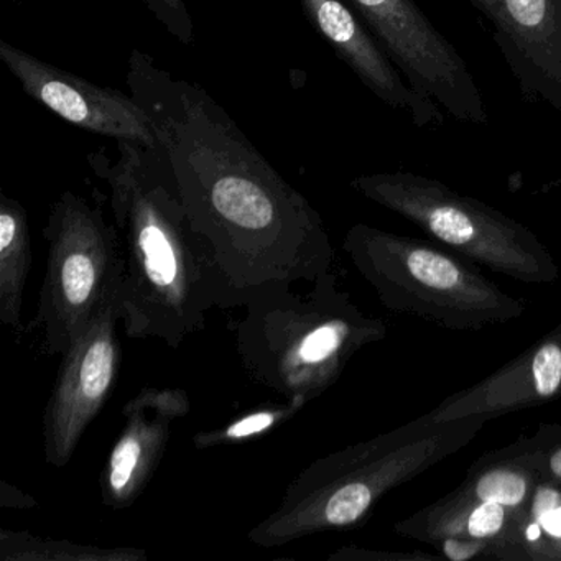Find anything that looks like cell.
<instances>
[{
	"label": "cell",
	"mask_w": 561,
	"mask_h": 561,
	"mask_svg": "<svg viewBox=\"0 0 561 561\" xmlns=\"http://www.w3.org/2000/svg\"><path fill=\"white\" fill-rule=\"evenodd\" d=\"M127 84L152 121L157 152L211 255L226 310L245 307L272 287L313 284L331 271L334 248L320 213L225 107L137 48Z\"/></svg>",
	"instance_id": "1"
},
{
	"label": "cell",
	"mask_w": 561,
	"mask_h": 561,
	"mask_svg": "<svg viewBox=\"0 0 561 561\" xmlns=\"http://www.w3.org/2000/svg\"><path fill=\"white\" fill-rule=\"evenodd\" d=\"M88 165L110 190L123 241L124 334L179 350L205 328L211 308L226 310L211 255L193 231L156 147L119 140L116 152L101 147L90 153Z\"/></svg>",
	"instance_id": "2"
},
{
	"label": "cell",
	"mask_w": 561,
	"mask_h": 561,
	"mask_svg": "<svg viewBox=\"0 0 561 561\" xmlns=\"http://www.w3.org/2000/svg\"><path fill=\"white\" fill-rule=\"evenodd\" d=\"M489 419L433 422L419 416L399 428L311 461L285 489L277 507L248 534L261 548L359 527L383 495L461 451Z\"/></svg>",
	"instance_id": "3"
},
{
	"label": "cell",
	"mask_w": 561,
	"mask_h": 561,
	"mask_svg": "<svg viewBox=\"0 0 561 561\" xmlns=\"http://www.w3.org/2000/svg\"><path fill=\"white\" fill-rule=\"evenodd\" d=\"M236 327V351L254 382L307 403L323 396L364 347L386 340L382 318L364 313L333 271L307 294L280 285L252 297Z\"/></svg>",
	"instance_id": "4"
},
{
	"label": "cell",
	"mask_w": 561,
	"mask_h": 561,
	"mask_svg": "<svg viewBox=\"0 0 561 561\" xmlns=\"http://www.w3.org/2000/svg\"><path fill=\"white\" fill-rule=\"evenodd\" d=\"M343 249L360 277L393 313L412 314L451 331H479L524 317V301L432 242L354 225Z\"/></svg>",
	"instance_id": "5"
},
{
	"label": "cell",
	"mask_w": 561,
	"mask_h": 561,
	"mask_svg": "<svg viewBox=\"0 0 561 561\" xmlns=\"http://www.w3.org/2000/svg\"><path fill=\"white\" fill-rule=\"evenodd\" d=\"M44 238L47 271L25 333L34 334L38 353L61 356L101 311L121 304L126 259L116 225L73 192L51 205Z\"/></svg>",
	"instance_id": "6"
},
{
	"label": "cell",
	"mask_w": 561,
	"mask_h": 561,
	"mask_svg": "<svg viewBox=\"0 0 561 561\" xmlns=\"http://www.w3.org/2000/svg\"><path fill=\"white\" fill-rule=\"evenodd\" d=\"M351 188L495 274L528 285H550L561 272L531 229L484 202L412 172L357 176Z\"/></svg>",
	"instance_id": "7"
},
{
	"label": "cell",
	"mask_w": 561,
	"mask_h": 561,
	"mask_svg": "<svg viewBox=\"0 0 561 561\" xmlns=\"http://www.w3.org/2000/svg\"><path fill=\"white\" fill-rule=\"evenodd\" d=\"M344 2L420 94L459 123H488L484 98L468 64L415 0Z\"/></svg>",
	"instance_id": "8"
},
{
	"label": "cell",
	"mask_w": 561,
	"mask_h": 561,
	"mask_svg": "<svg viewBox=\"0 0 561 561\" xmlns=\"http://www.w3.org/2000/svg\"><path fill=\"white\" fill-rule=\"evenodd\" d=\"M119 323L121 304L116 301L61 354L44 415L45 461L51 468L61 469L71 461L88 426L100 415L119 380Z\"/></svg>",
	"instance_id": "9"
},
{
	"label": "cell",
	"mask_w": 561,
	"mask_h": 561,
	"mask_svg": "<svg viewBox=\"0 0 561 561\" xmlns=\"http://www.w3.org/2000/svg\"><path fill=\"white\" fill-rule=\"evenodd\" d=\"M0 61L27 96L67 123L116 142L157 147L152 121L133 94L98 87L5 41H0Z\"/></svg>",
	"instance_id": "10"
},
{
	"label": "cell",
	"mask_w": 561,
	"mask_h": 561,
	"mask_svg": "<svg viewBox=\"0 0 561 561\" xmlns=\"http://www.w3.org/2000/svg\"><path fill=\"white\" fill-rule=\"evenodd\" d=\"M192 400L180 387H144L123 409L124 425L100 476L101 502L111 511L133 507L165 455L173 430Z\"/></svg>",
	"instance_id": "11"
},
{
	"label": "cell",
	"mask_w": 561,
	"mask_h": 561,
	"mask_svg": "<svg viewBox=\"0 0 561 561\" xmlns=\"http://www.w3.org/2000/svg\"><path fill=\"white\" fill-rule=\"evenodd\" d=\"M522 96L561 116V0H471Z\"/></svg>",
	"instance_id": "12"
},
{
	"label": "cell",
	"mask_w": 561,
	"mask_h": 561,
	"mask_svg": "<svg viewBox=\"0 0 561 561\" xmlns=\"http://www.w3.org/2000/svg\"><path fill=\"white\" fill-rule=\"evenodd\" d=\"M300 4L314 31L374 96L407 114L420 129L443 124L442 107L412 88L344 0H300Z\"/></svg>",
	"instance_id": "13"
},
{
	"label": "cell",
	"mask_w": 561,
	"mask_h": 561,
	"mask_svg": "<svg viewBox=\"0 0 561 561\" xmlns=\"http://www.w3.org/2000/svg\"><path fill=\"white\" fill-rule=\"evenodd\" d=\"M561 397V321L524 353L468 389L451 393L426 413L433 422L505 413L541 405Z\"/></svg>",
	"instance_id": "14"
},
{
	"label": "cell",
	"mask_w": 561,
	"mask_h": 561,
	"mask_svg": "<svg viewBox=\"0 0 561 561\" xmlns=\"http://www.w3.org/2000/svg\"><path fill=\"white\" fill-rule=\"evenodd\" d=\"M524 511L472 501L449 492L393 525L400 537L432 545L445 537L479 538L501 545L502 561H515L514 541Z\"/></svg>",
	"instance_id": "15"
},
{
	"label": "cell",
	"mask_w": 561,
	"mask_h": 561,
	"mask_svg": "<svg viewBox=\"0 0 561 561\" xmlns=\"http://www.w3.org/2000/svg\"><path fill=\"white\" fill-rule=\"evenodd\" d=\"M538 481L540 476L530 439L522 435L508 445L476 459L465 481L453 492L472 501L525 511Z\"/></svg>",
	"instance_id": "16"
},
{
	"label": "cell",
	"mask_w": 561,
	"mask_h": 561,
	"mask_svg": "<svg viewBox=\"0 0 561 561\" xmlns=\"http://www.w3.org/2000/svg\"><path fill=\"white\" fill-rule=\"evenodd\" d=\"M32 267L28 215L15 198L0 192V321L21 337L25 287Z\"/></svg>",
	"instance_id": "17"
},
{
	"label": "cell",
	"mask_w": 561,
	"mask_h": 561,
	"mask_svg": "<svg viewBox=\"0 0 561 561\" xmlns=\"http://www.w3.org/2000/svg\"><path fill=\"white\" fill-rule=\"evenodd\" d=\"M2 561H146L149 554L136 547H98L51 538L28 530H0Z\"/></svg>",
	"instance_id": "18"
},
{
	"label": "cell",
	"mask_w": 561,
	"mask_h": 561,
	"mask_svg": "<svg viewBox=\"0 0 561 561\" xmlns=\"http://www.w3.org/2000/svg\"><path fill=\"white\" fill-rule=\"evenodd\" d=\"M515 561H561V489L538 481L514 541Z\"/></svg>",
	"instance_id": "19"
},
{
	"label": "cell",
	"mask_w": 561,
	"mask_h": 561,
	"mask_svg": "<svg viewBox=\"0 0 561 561\" xmlns=\"http://www.w3.org/2000/svg\"><path fill=\"white\" fill-rule=\"evenodd\" d=\"M307 405L301 399H285V402L257 407L219 428L195 433L193 445L196 449H211L254 442L290 422Z\"/></svg>",
	"instance_id": "20"
},
{
	"label": "cell",
	"mask_w": 561,
	"mask_h": 561,
	"mask_svg": "<svg viewBox=\"0 0 561 561\" xmlns=\"http://www.w3.org/2000/svg\"><path fill=\"white\" fill-rule=\"evenodd\" d=\"M528 439L538 476L561 489V422L540 423Z\"/></svg>",
	"instance_id": "21"
},
{
	"label": "cell",
	"mask_w": 561,
	"mask_h": 561,
	"mask_svg": "<svg viewBox=\"0 0 561 561\" xmlns=\"http://www.w3.org/2000/svg\"><path fill=\"white\" fill-rule=\"evenodd\" d=\"M153 18L167 28L172 37L180 44L192 45L195 37L192 15H190L186 0H140Z\"/></svg>",
	"instance_id": "22"
},
{
	"label": "cell",
	"mask_w": 561,
	"mask_h": 561,
	"mask_svg": "<svg viewBox=\"0 0 561 561\" xmlns=\"http://www.w3.org/2000/svg\"><path fill=\"white\" fill-rule=\"evenodd\" d=\"M432 547L449 561H471L489 558L502 561V547L479 538L445 537L433 541Z\"/></svg>",
	"instance_id": "23"
},
{
	"label": "cell",
	"mask_w": 561,
	"mask_h": 561,
	"mask_svg": "<svg viewBox=\"0 0 561 561\" xmlns=\"http://www.w3.org/2000/svg\"><path fill=\"white\" fill-rule=\"evenodd\" d=\"M330 561H435L445 560L442 554L426 553V551H396L373 550V548L347 547L337 548L328 557Z\"/></svg>",
	"instance_id": "24"
},
{
	"label": "cell",
	"mask_w": 561,
	"mask_h": 561,
	"mask_svg": "<svg viewBox=\"0 0 561 561\" xmlns=\"http://www.w3.org/2000/svg\"><path fill=\"white\" fill-rule=\"evenodd\" d=\"M38 502L35 501L34 495L19 489L18 485L11 482H0V507L14 508V511H31L37 507Z\"/></svg>",
	"instance_id": "25"
}]
</instances>
